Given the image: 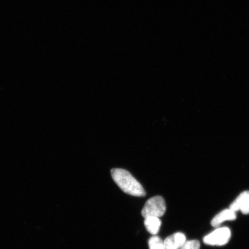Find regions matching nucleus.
<instances>
[{
    "instance_id": "nucleus-1",
    "label": "nucleus",
    "mask_w": 249,
    "mask_h": 249,
    "mask_svg": "<svg viewBox=\"0 0 249 249\" xmlns=\"http://www.w3.org/2000/svg\"><path fill=\"white\" fill-rule=\"evenodd\" d=\"M112 178L122 191L136 197H144L146 193L144 188L129 171L122 169L111 170Z\"/></svg>"
},
{
    "instance_id": "nucleus-2",
    "label": "nucleus",
    "mask_w": 249,
    "mask_h": 249,
    "mask_svg": "<svg viewBox=\"0 0 249 249\" xmlns=\"http://www.w3.org/2000/svg\"><path fill=\"white\" fill-rule=\"evenodd\" d=\"M166 211V202L161 196L149 198L143 207L142 214L144 218L149 216L160 217Z\"/></svg>"
},
{
    "instance_id": "nucleus-3",
    "label": "nucleus",
    "mask_w": 249,
    "mask_h": 249,
    "mask_svg": "<svg viewBox=\"0 0 249 249\" xmlns=\"http://www.w3.org/2000/svg\"><path fill=\"white\" fill-rule=\"evenodd\" d=\"M231 238V231L227 227L219 228L205 236L204 242L212 246H223L229 242Z\"/></svg>"
},
{
    "instance_id": "nucleus-4",
    "label": "nucleus",
    "mask_w": 249,
    "mask_h": 249,
    "mask_svg": "<svg viewBox=\"0 0 249 249\" xmlns=\"http://www.w3.org/2000/svg\"><path fill=\"white\" fill-rule=\"evenodd\" d=\"M186 241L184 233L177 232L168 236L164 241V244L167 249H179Z\"/></svg>"
},
{
    "instance_id": "nucleus-5",
    "label": "nucleus",
    "mask_w": 249,
    "mask_h": 249,
    "mask_svg": "<svg viewBox=\"0 0 249 249\" xmlns=\"http://www.w3.org/2000/svg\"><path fill=\"white\" fill-rule=\"evenodd\" d=\"M236 212L230 209H227L220 212L217 215L214 217L211 222L212 226L217 227L225 221H231L236 219Z\"/></svg>"
},
{
    "instance_id": "nucleus-6",
    "label": "nucleus",
    "mask_w": 249,
    "mask_h": 249,
    "mask_svg": "<svg viewBox=\"0 0 249 249\" xmlns=\"http://www.w3.org/2000/svg\"><path fill=\"white\" fill-rule=\"evenodd\" d=\"M161 222L160 218L149 216L145 218L144 225L147 231L152 235H156L160 231Z\"/></svg>"
},
{
    "instance_id": "nucleus-7",
    "label": "nucleus",
    "mask_w": 249,
    "mask_h": 249,
    "mask_svg": "<svg viewBox=\"0 0 249 249\" xmlns=\"http://www.w3.org/2000/svg\"><path fill=\"white\" fill-rule=\"evenodd\" d=\"M249 200V191H245L239 195L234 201L230 205V209L236 212L241 210Z\"/></svg>"
},
{
    "instance_id": "nucleus-8",
    "label": "nucleus",
    "mask_w": 249,
    "mask_h": 249,
    "mask_svg": "<svg viewBox=\"0 0 249 249\" xmlns=\"http://www.w3.org/2000/svg\"><path fill=\"white\" fill-rule=\"evenodd\" d=\"M149 249H167L164 244V241L157 235H154L149 239Z\"/></svg>"
},
{
    "instance_id": "nucleus-9",
    "label": "nucleus",
    "mask_w": 249,
    "mask_h": 249,
    "mask_svg": "<svg viewBox=\"0 0 249 249\" xmlns=\"http://www.w3.org/2000/svg\"><path fill=\"white\" fill-rule=\"evenodd\" d=\"M200 243L197 240L186 241L179 249H200Z\"/></svg>"
},
{
    "instance_id": "nucleus-10",
    "label": "nucleus",
    "mask_w": 249,
    "mask_h": 249,
    "mask_svg": "<svg viewBox=\"0 0 249 249\" xmlns=\"http://www.w3.org/2000/svg\"><path fill=\"white\" fill-rule=\"evenodd\" d=\"M241 211L244 214H249V200L248 201L247 204H246L245 206L242 208Z\"/></svg>"
}]
</instances>
